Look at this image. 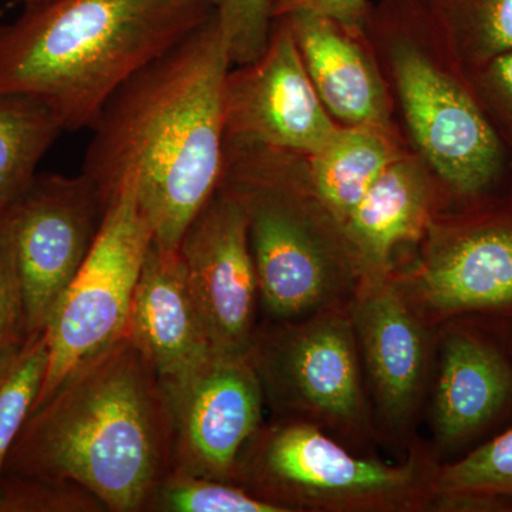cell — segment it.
<instances>
[{
  "label": "cell",
  "mask_w": 512,
  "mask_h": 512,
  "mask_svg": "<svg viewBox=\"0 0 512 512\" xmlns=\"http://www.w3.org/2000/svg\"><path fill=\"white\" fill-rule=\"evenodd\" d=\"M463 319L444 340L437 380L436 430L448 446L474 443L512 420V322Z\"/></svg>",
  "instance_id": "5bb4252c"
},
{
  "label": "cell",
  "mask_w": 512,
  "mask_h": 512,
  "mask_svg": "<svg viewBox=\"0 0 512 512\" xmlns=\"http://www.w3.org/2000/svg\"><path fill=\"white\" fill-rule=\"evenodd\" d=\"M3 212L0 210V359L28 339L22 289L6 241Z\"/></svg>",
  "instance_id": "83f0119b"
},
{
  "label": "cell",
  "mask_w": 512,
  "mask_h": 512,
  "mask_svg": "<svg viewBox=\"0 0 512 512\" xmlns=\"http://www.w3.org/2000/svg\"><path fill=\"white\" fill-rule=\"evenodd\" d=\"M467 67L512 50V0H423Z\"/></svg>",
  "instance_id": "7402d4cb"
},
{
  "label": "cell",
  "mask_w": 512,
  "mask_h": 512,
  "mask_svg": "<svg viewBox=\"0 0 512 512\" xmlns=\"http://www.w3.org/2000/svg\"><path fill=\"white\" fill-rule=\"evenodd\" d=\"M49 348L46 333L29 336L0 359V478L10 448L29 419L45 382Z\"/></svg>",
  "instance_id": "603a6c76"
},
{
  "label": "cell",
  "mask_w": 512,
  "mask_h": 512,
  "mask_svg": "<svg viewBox=\"0 0 512 512\" xmlns=\"http://www.w3.org/2000/svg\"><path fill=\"white\" fill-rule=\"evenodd\" d=\"M178 252L212 350L248 356L261 296L244 208L218 188L188 225Z\"/></svg>",
  "instance_id": "4fadbf2b"
},
{
  "label": "cell",
  "mask_w": 512,
  "mask_h": 512,
  "mask_svg": "<svg viewBox=\"0 0 512 512\" xmlns=\"http://www.w3.org/2000/svg\"><path fill=\"white\" fill-rule=\"evenodd\" d=\"M349 312L377 402L390 420H403L412 412L426 369L423 332L409 298L392 272L359 281Z\"/></svg>",
  "instance_id": "ac0fdd59"
},
{
  "label": "cell",
  "mask_w": 512,
  "mask_h": 512,
  "mask_svg": "<svg viewBox=\"0 0 512 512\" xmlns=\"http://www.w3.org/2000/svg\"><path fill=\"white\" fill-rule=\"evenodd\" d=\"M221 190L244 208L259 296L279 322L333 306L359 275L339 221L320 200L308 157L225 141Z\"/></svg>",
  "instance_id": "5b68a950"
},
{
  "label": "cell",
  "mask_w": 512,
  "mask_h": 512,
  "mask_svg": "<svg viewBox=\"0 0 512 512\" xmlns=\"http://www.w3.org/2000/svg\"><path fill=\"white\" fill-rule=\"evenodd\" d=\"M160 382L173 436L171 470L235 483L241 451L262 426L265 394L251 357L212 353Z\"/></svg>",
  "instance_id": "8fae6325"
},
{
  "label": "cell",
  "mask_w": 512,
  "mask_h": 512,
  "mask_svg": "<svg viewBox=\"0 0 512 512\" xmlns=\"http://www.w3.org/2000/svg\"><path fill=\"white\" fill-rule=\"evenodd\" d=\"M0 512H107L99 498L66 478H0Z\"/></svg>",
  "instance_id": "d4e9b609"
},
{
  "label": "cell",
  "mask_w": 512,
  "mask_h": 512,
  "mask_svg": "<svg viewBox=\"0 0 512 512\" xmlns=\"http://www.w3.org/2000/svg\"><path fill=\"white\" fill-rule=\"evenodd\" d=\"M225 141L237 140L311 156L339 124L306 72L284 18L272 23L264 52L229 69L222 92Z\"/></svg>",
  "instance_id": "7c38bea8"
},
{
  "label": "cell",
  "mask_w": 512,
  "mask_h": 512,
  "mask_svg": "<svg viewBox=\"0 0 512 512\" xmlns=\"http://www.w3.org/2000/svg\"><path fill=\"white\" fill-rule=\"evenodd\" d=\"M235 483L286 512L402 510L427 495L416 461L390 466L353 456L316 424L292 417L259 427L241 451Z\"/></svg>",
  "instance_id": "8992f818"
},
{
  "label": "cell",
  "mask_w": 512,
  "mask_h": 512,
  "mask_svg": "<svg viewBox=\"0 0 512 512\" xmlns=\"http://www.w3.org/2000/svg\"><path fill=\"white\" fill-rule=\"evenodd\" d=\"M397 121L447 185L454 207L512 185V158L478 103L467 66L423 0L372 2L363 25Z\"/></svg>",
  "instance_id": "277c9868"
},
{
  "label": "cell",
  "mask_w": 512,
  "mask_h": 512,
  "mask_svg": "<svg viewBox=\"0 0 512 512\" xmlns=\"http://www.w3.org/2000/svg\"><path fill=\"white\" fill-rule=\"evenodd\" d=\"M153 239L136 191L126 181L107 204L86 261L47 320L49 362L33 410L77 366L126 335L131 301Z\"/></svg>",
  "instance_id": "52a82bcc"
},
{
  "label": "cell",
  "mask_w": 512,
  "mask_h": 512,
  "mask_svg": "<svg viewBox=\"0 0 512 512\" xmlns=\"http://www.w3.org/2000/svg\"><path fill=\"white\" fill-rule=\"evenodd\" d=\"M467 72L485 117L512 158V50Z\"/></svg>",
  "instance_id": "4316f807"
},
{
  "label": "cell",
  "mask_w": 512,
  "mask_h": 512,
  "mask_svg": "<svg viewBox=\"0 0 512 512\" xmlns=\"http://www.w3.org/2000/svg\"><path fill=\"white\" fill-rule=\"evenodd\" d=\"M106 205L87 175L37 173L3 212L6 241L25 308L29 336L45 332L60 296L82 268Z\"/></svg>",
  "instance_id": "30bf717a"
},
{
  "label": "cell",
  "mask_w": 512,
  "mask_h": 512,
  "mask_svg": "<svg viewBox=\"0 0 512 512\" xmlns=\"http://www.w3.org/2000/svg\"><path fill=\"white\" fill-rule=\"evenodd\" d=\"M63 131L43 101L0 94V210L28 190L40 161Z\"/></svg>",
  "instance_id": "44dd1931"
},
{
  "label": "cell",
  "mask_w": 512,
  "mask_h": 512,
  "mask_svg": "<svg viewBox=\"0 0 512 512\" xmlns=\"http://www.w3.org/2000/svg\"><path fill=\"white\" fill-rule=\"evenodd\" d=\"M454 207L440 175L414 148L394 160L343 224L359 281L393 272L404 245L420 244L441 212Z\"/></svg>",
  "instance_id": "9a60e30c"
},
{
  "label": "cell",
  "mask_w": 512,
  "mask_h": 512,
  "mask_svg": "<svg viewBox=\"0 0 512 512\" xmlns=\"http://www.w3.org/2000/svg\"><path fill=\"white\" fill-rule=\"evenodd\" d=\"M249 357L276 412L342 433L365 429L359 345L342 306L256 329Z\"/></svg>",
  "instance_id": "ba28073f"
},
{
  "label": "cell",
  "mask_w": 512,
  "mask_h": 512,
  "mask_svg": "<svg viewBox=\"0 0 512 512\" xmlns=\"http://www.w3.org/2000/svg\"><path fill=\"white\" fill-rule=\"evenodd\" d=\"M430 488L453 510L512 511V424L439 468Z\"/></svg>",
  "instance_id": "ffe728a7"
},
{
  "label": "cell",
  "mask_w": 512,
  "mask_h": 512,
  "mask_svg": "<svg viewBox=\"0 0 512 512\" xmlns=\"http://www.w3.org/2000/svg\"><path fill=\"white\" fill-rule=\"evenodd\" d=\"M232 63L214 12L121 84L93 124L82 173L104 205L131 183L154 241L177 249L220 187L222 92Z\"/></svg>",
  "instance_id": "6da1fadb"
},
{
  "label": "cell",
  "mask_w": 512,
  "mask_h": 512,
  "mask_svg": "<svg viewBox=\"0 0 512 512\" xmlns=\"http://www.w3.org/2000/svg\"><path fill=\"white\" fill-rule=\"evenodd\" d=\"M372 0H276L274 19L276 16L309 10L339 20L345 25L363 28Z\"/></svg>",
  "instance_id": "f1b7e54d"
},
{
  "label": "cell",
  "mask_w": 512,
  "mask_h": 512,
  "mask_svg": "<svg viewBox=\"0 0 512 512\" xmlns=\"http://www.w3.org/2000/svg\"><path fill=\"white\" fill-rule=\"evenodd\" d=\"M413 148L402 126H340L308 157L312 183L330 214L345 224L383 171Z\"/></svg>",
  "instance_id": "d6986e66"
},
{
  "label": "cell",
  "mask_w": 512,
  "mask_h": 512,
  "mask_svg": "<svg viewBox=\"0 0 512 512\" xmlns=\"http://www.w3.org/2000/svg\"><path fill=\"white\" fill-rule=\"evenodd\" d=\"M406 288L437 318L512 322V185L437 215Z\"/></svg>",
  "instance_id": "9c48e42d"
},
{
  "label": "cell",
  "mask_w": 512,
  "mask_h": 512,
  "mask_svg": "<svg viewBox=\"0 0 512 512\" xmlns=\"http://www.w3.org/2000/svg\"><path fill=\"white\" fill-rule=\"evenodd\" d=\"M171 468L163 386L126 333L77 366L30 413L3 474L66 478L92 491L107 512H143Z\"/></svg>",
  "instance_id": "7a4b0ae2"
},
{
  "label": "cell",
  "mask_w": 512,
  "mask_h": 512,
  "mask_svg": "<svg viewBox=\"0 0 512 512\" xmlns=\"http://www.w3.org/2000/svg\"><path fill=\"white\" fill-rule=\"evenodd\" d=\"M281 18L288 23L316 93L336 123L399 124L392 93L365 29L309 10Z\"/></svg>",
  "instance_id": "2e32d148"
},
{
  "label": "cell",
  "mask_w": 512,
  "mask_h": 512,
  "mask_svg": "<svg viewBox=\"0 0 512 512\" xmlns=\"http://www.w3.org/2000/svg\"><path fill=\"white\" fill-rule=\"evenodd\" d=\"M220 23L232 66L252 62L264 52L276 0H210Z\"/></svg>",
  "instance_id": "484cf974"
},
{
  "label": "cell",
  "mask_w": 512,
  "mask_h": 512,
  "mask_svg": "<svg viewBox=\"0 0 512 512\" xmlns=\"http://www.w3.org/2000/svg\"><path fill=\"white\" fill-rule=\"evenodd\" d=\"M143 512H286L231 481L170 470L148 495Z\"/></svg>",
  "instance_id": "cb8c5ba5"
},
{
  "label": "cell",
  "mask_w": 512,
  "mask_h": 512,
  "mask_svg": "<svg viewBox=\"0 0 512 512\" xmlns=\"http://www.w3.org/2000/svg\"><path fill=\"white\" fill-rule=\"evenodd\" d=\"M160 380L187 372L215 353L177 249H150L138 278L127 325Z\"/></svg>",
  "instance_id": "e0dca14e"
},
{
  "label": "cell",
  "mask_w": 512,
  "mask_h": 512,
  "mask_svg": "<svg viewBox=\"0 0 512 512\" xmlns=\"http://www.w3.org/2000/svg\"><path fill=\"white\" fill-rule=\"evenodd\" d=\"M212 15L210 0H22L0 26V94L92 128L117 89Z\"/></svg>",
  "instance_id": "3957f363"
}]
</instances>
